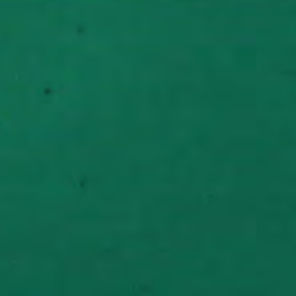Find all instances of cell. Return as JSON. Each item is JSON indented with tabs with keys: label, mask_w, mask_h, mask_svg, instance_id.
Masks as SVG:
<instances>
[{
	"label": "cell",
	"mask_w": 296,
	"mask_h": 296,
	"mask_svg": "<svg viewBox=\"0 0 296 296\" xmlns=\"http://www.w3.org/2000/svg\"><path fill=\"white\" fill-rule=\"evenodd\" d=\"M275 216H280V214H278V212H274L273 214H270V215H267V219H271V218H275Z\"/></svg>",
	"instance_id": "obj_4"
},
{
	"label": "cell",
	"mask_w": 296,
	"mask_h": 296,
	"mask_svg": "<svg viewBox=\"0 0 296 296\" xmlns=\"http://www.w3.org/2000/svg\"><path fill=\"white\" fill-rule=\"evenodd\" d=\"M290 211L296 213V201H293V204H290Z\"/></svg>",
	"instance_id": "obj_3"
},
{
	"label": "cell",
	"mask_w": 296,
	"mask_h": 296,
	"mask_svg": "<svg viewBox=\"0 0 296 296\" xmlns=\"http://www.w3.org/2000/svg\"><path fill=\"white\" fill-rule=\"evenodd\" d=\"M229 245H230L229 239H225V238H222V237L219 238V241L216 242V244H215V247L219 248V249H224V248H227Z\"/></svg>",
	"instance_id": "obj_1"
},
{
	"label": "cell",
	"mask_w": 296,
	"mask_h": 296,
	"mask_svg": "<svg viewBox=\"0 0 296 296\" xmlns=\"http://www.w3.org/2000/svg\"><path fill=\"white\" fill-rule=\"evenodd\" d=\"M280 200H281V197L278 196V194H272V196H270V202H271V205H278V204L280 202Z\"/></svg>",
	"instance_id": "obj_2"
}]
</instances>
